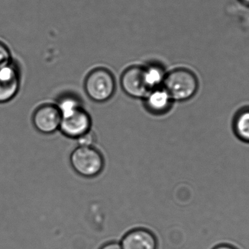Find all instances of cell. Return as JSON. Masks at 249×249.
I'll return each instance as SVG.
<instances>
[{"instance_id":"6da1fadb","label":"cell","mask_w":249,"mask_h":249,"mask_svg":"<svg viewBox=\"0 0 249 249\" xmlns=\"http://www.w3.org/2000/svg\"><path fill=\"white\" fill-rule=\"evenodd\" d=\"M162 87L169 94L173 101L184 102L197 94L198 78L192 70L180 67L167 73Z\"/></svg>"},{"instance_id":"7a4b0ae2","label":"cell","mask_w":249,"mask_h":249,"mask_svg":"<svg viewBox=\"0 0 249 249\" xmlns=\"http://www.w3.org/2000/svg\"><path fill=\"white\" fill-rule=\"evenodd\" d=\"M84 89L91 100L105 102L113 96L116 90V80L109 70L98 67L88 75L85 80Z\"/></svg>"},{"instance_id":"3957f363","label":"cell","mask_w":249,"mask_h":249,"mask_svg":"<svg viewBox=\"0 0 249 249\" xmlns=\"http://www.w3.org/2000/svg\"><path fill=\"white\" fill-rule=\"evenodd\" d=\"M70 164L74 171L85 178H93L103 171L105 159L93 146H78L70 155Z\"/></svg>"},{"instance_id":"277c9868","label":"cell","mask_w":249,"mask_h":249,"mask_svg":"<svg viewBox=\"0 0 249 249\" xmlns=\"http://www.w3.org/2000/svg\"><path fill=\"white\" fill-rule=\"evenodd\" d=\"M21 77V67L16 60L0 68V104L7 103L17 96Z\"/></svg>"},{"instance_id":"5b68a950","label":"cell","mask_w":249,"mask_h":249,"mask_svg":"<svg viewBox=\"0 0 249 249\" xmlns=\"http://www.w3.org/2000/svg\"><path fill=\"white\" fill-rule=\"evenodd\" d=\"M61 121V115L55 104L39 105L32 115L35 129L42 134H53L59 130Z\"/></svg>"},{"instance_id":"8992f818","label":"cell","mask_w":249,"mask_h":249,"mask_svg":"<svg viewBox=\"0 0 249 249\" xmlns=\"http://www.w3.org/2000/svg\"><path fill=\"white\" fill-rule=\"evenodd\" d=\"M91 125L90 115L82 108L70 115L61 117L59 130L67 137L77 139L90 132Z\"/></svg>"},{"instance_id":"52a82bcc","label":"cell","mask_w":249,"mask_h":249,"mask_svg":"<svg viewBox=\"0 0 249 249\" xmlns=\"http://www.w3.org/2000/svg\"><path fill=\"white\" fill-rule=\"evenodd\" d=\"M121 85L124 93L135 99H143L149 92L143 77V67L139 66H131L124 70Z\"/></svg>"},{"instance_id":"ba28073f","label":"cell","mask_w":249,"mask_h":249,"mask_svg":"<svg viewBox=\"0 0 249 249\" xmlns=\"http://www.w3.org/2000/svg\"><path fill=\"white\" fill-rule=\"evenodd\" d=\"M123 249H158L155 235L148 230L138 228L127 232L121 241Z\"/></svg>"},{"instance_id":"9c48e42d","label":"cell","mask_w":249,"mask_h":249,"mask_svg":"<svg viewBox=\"0 0 249 249\" xmlns=\"http://www.w3.org/2000/svg\"><path fill=\"white\" fill-rule=\"evenodd\" d=\"M143 99L147 111L155 115H162L169 111L174 102L162 86L149 91Z\"/></svg>"},{"instance_id":"30bf717a","label":"cell","mask_w":249,"mask_h":249,"mask_svg":"<svg viewBox=\"0 0 249 249\" xmlns=\"http://www.w3.org/2000/svg\"><path fill=\"white\" fill-rule=\"evenodd\" d=\"M143 77L149 91L162 87L167 73L163 66L158 63H152L143 67Z\"/></svg>"},{"instance_id":"8fae6325","label":"cell","mask_w":249,"mask_h":249,"mask_svg":"<svg viewBox=\"0 0 249 249\" xmlns=\"http://www.w3.org/2000/svg\"><path fill=\"white\" fill-rule=\"evenodd\" d=\"M232 130L237 138L249 144V106L237 111L232 120Z\"/></svg>"},{"instance_id":"7c38bea8","label":"cell","mask_w":249,"mask_h":249,"mask_svg":"<svg viewBox=\"0 0 249 249\" xmlns=\"http://www.w3.org/2000/svg\"><path fill=\"white\" fill-rule=\"evenodd\" d=\"M56 105L61 117L67 116L83 108L81 100L72 94H65L59 96Z\"/></svg>"},{"instance_id":"4fadbf2b","label":"cell","mask_w":249,"mask_h":249,"mask_svg":"<svg viewBox=\"0 0 249 249\" xmlns=\"http://www.w3.org/2000/svg\"><path fill=\"white\" fill-rule=\"evenodd\" d=\"M13 59L10 48L4 42L0 40V68L11 62Z\"/></svg>"},{"instance_id":"5bb4252c","label":"cell","mask_w":249,"mask_h":249,"mask_svg":"<svg viewBox=\"0 0 249 249\" xmlns=\"http://www.w3.org/2000/svg\"><path fill=\"white\" fill-rule=\"evenodd\" d=\"M76 140H77L78 146H93L95 143V135L91 131H90L80 136Z\"/></svg>"},{"instance_id":"9a60e30c","label":"cell","mask_w":249,"mask_h":249,"mask_svg":"<svg viewBox=\"0 0 249 249\" xmlns=\"http://www.w3.org/2000/svg\"><path fill=\"white\" fill-rule=\"evenodd\" d=\"M100 249H123L121 244L117 242H110L105 244Z\"/></svg>"},{"instance_id":"2e32d148","label":"cell","mask_w":249,"mask_h":249,"mask_svg":"<svg viewBox=\"0 0 249 249\" xmlns=\"http://www.w3.org/2000/svg\"><path fill=\"white\" fill-rule=\"evenodd\" d=\"M213 249H237L235 247H232L231 245H228V244H222V245L217 246V247H214Z\"/></svg>"},{"instance_id":"e0dca14e","label":"cell","mask_w":249,"mask_h":249,"mask_svg":"<svg viewBox=\"0 0 249 249\" xmlns=\"http://www.w3.org/2000/svg\"><path fill=\"white\" fill-rule=\"evenodd\" d=\"M238 1L245 7H249V0H238Z\"/></svg>"}]
</instances>
